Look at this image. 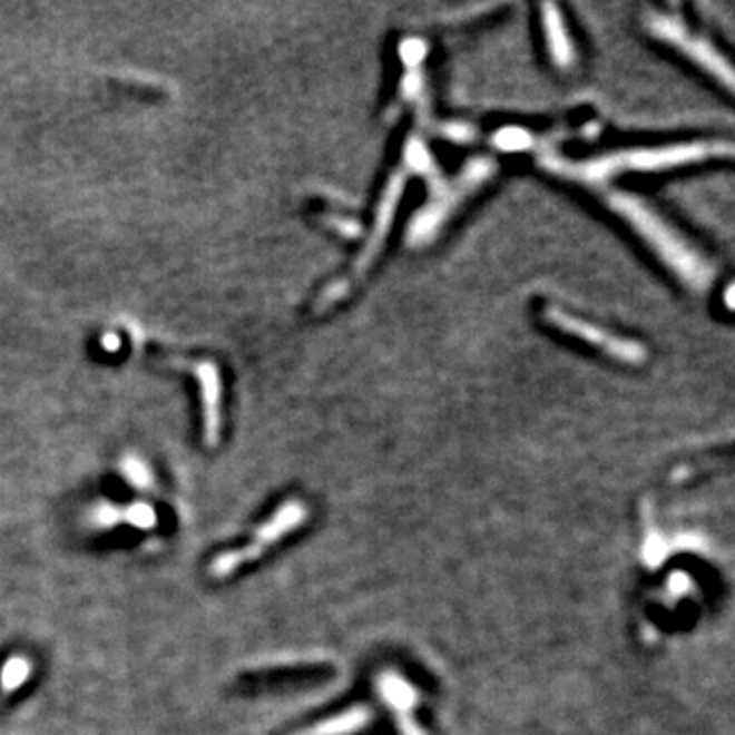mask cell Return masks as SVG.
Instances as JSON below:
<instances>
[{"mask_svg":"<svg viewBox=\"0 0 735 735\" xmlns=\"http://www.w3.org/2000/svg\"><path fill=\"white\" fill-rule=\"evenodd\" d=\"M121 470L125 478L137 487V489H146L151 484V474H149V468H147L139 458L135 455H127L121 462Z\"/></svg>","mask_w":735,"mask_h":735,"instance_id":"cell-11","label":"cell"},{"mask_svg":"<svg viewBox=\"0 0 735 735\" xmlns=\"http://www.w3.org/2000/svg\"><path fill=\"white\" fill-rule=\"evenodd\" d=\"M305 504L296 501L286 502L281 511H276L270 521L257 529V533L249 546H245L242 550L220 553L219 558L210 564V576L225 578V576L233 575L239 566L256 560L282 536L293 531L294 527L301 526L305 521Z\"/></svg>","mask_w":735,"mask_h":735,"instance_id":"cell-3","label":"cell"},{"mask_svg":"<svg viewBox=\"0 0 735 735\" xmlns=\"http://www.w3.org/2000/svg\"><path fill=\"white\" fill-rule=\"evenodd\" d=\"M543 11H546L543 23H546L551 58L560 63V68H570V63L575 61V49L570 46V37L564 29L562 19L553 7H546Z\"/></svg>","mask_w":735,"mask_h":735,"instance_id":"cell-6","label":"cell"},{"mask_svg":"<svg viewBox=\"0 0 735 735\" xmlns=\"http://www.w3.org/2000/svg\"><path fill=\"white\" fill-rule=\"evenodd\" d=\"M367 719H370V713L366 709H352L340 717H333L330 722L317 723L305 732L294 735H347L364 727Z\"/></svg>","mask_w":735,"mask_h":735,"instance_id":"cell-7","label":"cell"},{"mask_svg":"<svg viewBox=\"0 0 735 735\" xmlns=\"http://www.w3.org/2000/svg\"><path fill=\"white\" fill-rule=\"evenodd\" d=\"M649 27L656 36L661 37L668 43H673L680 51H685L690 60L697 61L703 68H707L713 76H717L719 80H723V85L732 86V68L727 66V61L723 60L715 49L710 48L705 39L690 36V31L685 29L678 21L668 19V17H660V14H656L651 19Z\"/></svg>","mask_w":735,"mask_h":735,"instance_id":"cell-5","label":"cell"},{"mask_svg":"<svg viewBox=\"0 0 735 735\" xmlns=\"http://www.w3.org/2000/svg\"><path fill=\"white\" fill-rule=\"evenodd\" d=\"M546 318L550 321L551 325H556L558 330L566 331V333L575 335L578 340L590 343L592 347H597L600 352L611 355V357L619 360V362H629V364L644 362V355H646V352H644L641 345L619 340L617 335L599 330L597 325H590V323H585V321H580V318L566 315L560 308H548Z\"/></svg>","mask_w":735,"mask_h":735,"instance_id":"cell-4","label":"cell"},{"mask_svg":"<svg viewBox=\"0 0 735 735\" xmlns=\"http://www.w3.org/2000/svg\"><path fill=\"white\" fill-rule=\"evenodd\" d=\"M121 517L125 523L137 527V529H151V527L156 526V521H158L156 511L149 504H146V502L127 504L125 509H121Z\"/></svg>","mask_w":735,"mask_h":735,"instance_id":"cell-9","label":"cell"},{"mask_svg":"<svg viewBox=\"0 0 735 735\" xmlns=\"http://www.w3.org/2000/svg\"><path fill=\"white\" fill-rule=\"evenodd\" d=\"M612 207L617 208L625 219L629 220L636 232L648 242L656 254L670 268L695 288H705L710 281V268L697 252L686 244L685 239L674 232L673 227L649 210L641 200L629 195L612 196Z\"/></svg>","mask_w":735,"mask_h":735,"instance_id":"cell-1","label":"cell"},{"mask_svg":"<svg viewBox=\"0 0 735 735\" xmlns=\"http://www.w3.org/2000/svg\"><path fill=\"white\" fill-rule=\"evenodd\" d=\"M722 154V146L717 144H690V146L660 147V149H641V151H627L615 154L607 158L590 161L578 166L576 171L587 178H605L607 174L619 170H660L673 168L686 161H698Z\"/></svg>","mask_w":735,"mask_h":735,"instance_id":"cell-2","label":"cell"},{"mask_svg":"<svg viewBox=\"0 0 735 735\" xmlns=\"http://www.w3.org/2000/svg\"><path fill=\"white\" fill-rule=\"evenodd\" d=\"M29 674H31V664L23 656H14L11 660L4 661L0 673V690L4 695H11L19 686H23Z\"/></svg>","mask_w":735,"mask_h":735,"instance_id":"cell-8","label":"cell"},{"mask_svg":"<svg viewBox=\"0 0 735 735\" xmlns=\"http://www.w3.org/2000/svg\"><path fill=\"white\" fill-rule=\"evenodd\" d=\"M119 521H122L121 509L110 502H100L88 513V523L97 529H110V527L119 526Z\"/></svg>","mask_w":735,"mask_h":735,"instance_id":"cell-10","label":"cell"}]
</instances>
